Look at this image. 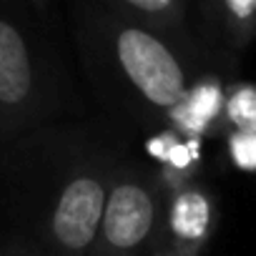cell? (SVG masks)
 <instances>
[{"label": "cell", "instance_id": "obj_13", "mask_svg": "<svg viewBox=\"0 0 256 256\" xmlns=\"http://www.w3.org/2000/svg\"><path fill=\"white\" fill-rule=\"evenodd\" d=\"M158 256H178V254H174V251H166V248H161V251H158Z\"/></svg>", "mask_w": 256, "mask_h": 256}, {"label": "cell", "instance_id": "obj_10", "mask_svg": "<svg viewBox=\"0 0 256 256\" xmlns=\"http://www.w3.org/2000/svg\"><path fill=\"white\" fill-rule=\"evenodd\" d=\"M224 128L231 131H256V86L234 80L226 96Z\"/></svg>", "mask_w": 256, "mask_h": 256}, {"label": "cell", "instance_id": "obj_9", "mask_svg": "<svg viewBox=\"0 0 256 256\" xmlns=\"http://www.w3.org/2000/svg\"><path fill=\"white\" fill-rule=\"evenodd\" d=\"M110 6L164 38L184 46H204L194 30V0H110Z\"/></svg>", "mask_w": 256, "mask_h": 256}, {"label": "cell", "instance_id": "obj_4", "mask_svg": "<svg viewBox=\"0 0 256 256\" xmlns=\"http://www.w3.org/2000/svg\"><path fill=\"white\" fill-rule=\"evenodd\" d=\"M168 191L146 158L128 156L116 171L90 256H158Z\"/></svg>", "mask_w": 256, "mask_h": 256}, {"label": "cell", "instance_id": "obj_7", "mask_svg": "<svg viewBox=\"0 0 256 256\" xmlns=\"http://www.w3.org/2000/svg\"><path fill=\"white\" fill-rule=\"evenodd\" d=\"M234 76L221 70L204 73L184 96V100L174 108L168 126L181 136L204 141L206 136H214L224 128V110H226V96Z\"/></svg>", "mask_w": 256, "mask_h": 256}, {"label": "cell", "instance_id": "obj_12", "mask_svg": "<svg viewBox=\"0 0 256 256\" xmlns=\"http://www.w3.org/2000/svg\"><path fill=\"white\" fill-rule=\"evenodd\" d=\"M0 256H43V254H38V251H33V248H28V246H23L13 238L0 236Z\"/></svg>", "mask_w": 256, "mask_h": 256}, {"label": "cell", "instance_id": "obj_11", "mask_svg": "<svg viewBox=\"0 0 256 256\" xmlns=\"http://www.w3.org/2000/svg\"><path fill=\"white\" fill-rule=\"evenodd\" d=\"M231 164L244 174H256V131H231L226 136Z\"/></svg>", "mask_w": 256, "mask_h": 256}, {"label": "cell", "instance_id": "obj_6", "mask_svg": "<svg viewBox=\"0 0 256 256\" xmlns=\"http://www.w3.org/2000/svg\"><path fill=\"white\" fill-rule=\"evenodd\" d=\"M218 226V201L214 191L196 181L168 194L164 221V248L178 256H201Z\"/></svg>", "mask_w": 256, "mask_h": 256}, {"label": "cell", "instance_id": "obj_2", "mask_svg": "<svg viewBox=\"0 0 256 256\" xmlns=\"http://www.w3.org/2000/svg\"><path fill=\"white\" fill-rule=\"evenodd\" d=\"M68 38L103 116L131 131L156 134L208 70L236 76L206 46H184L120 16L110 0H76Z\"/></svg>", "mask_w": 256, "mask_h": 256}, {"label": "cell", "instance_id": "obj_1", "mask_svg": "<svg viewBox=\"0 0 256 256\" xmlns=\"http://www.w3.org/2000/svg\"><path fill=\"white\" fill-rule=\"evenodd\" d=\"M136 131L103 116L30 131L0 148V228L43 256H90Z\"/></svg>", "mask_w": 256, "mask_h": 256}, {"label": "cell", "instance_id": "obj_8", "mask_svg": "<svg viewBox=\"0 0 256 256\" xmlns=\"http://www.w3.org/2000/svg\"><path fill=\"white\" fill-rule=\"evenodd\" d=\"M146 161L168 194L191 186L201 174V141L186 138L174 128H161L146 141Z\"/></svg>", "mask_w": 256, "mask_h": 256}, {"label": "cell", "instance_id": "obj_3", "mask_svg": "<svg viewBox=\"0 0 256 256\" xmlns=\"http://www.w3.org/2000/svg\"><path fill=\"white\" fill-rule=\"evenodd\" d=\"M66 33L48 3L0 0V148L83 116Z\"/></svg>", "mask_w": 256, "mask_h": 256}, {"label": "cell", "instance_id": "obj_5", "mask_svg": "<svg viewBox=\"0 0 256 256\" xmlns=\"http://www.w3.org/2000/svg\"><path fill=\"white\" fill-rule=\"evenodd\" d=\"M194 30L218 60L238 70L256 40V0H194Z\"/></svg>", "mask_w": 256, "mask_h": 256}]
</instances>
